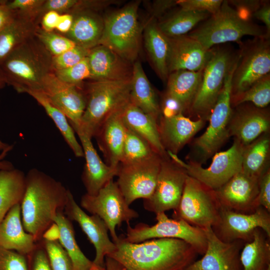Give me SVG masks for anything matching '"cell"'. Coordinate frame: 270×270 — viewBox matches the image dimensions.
Returning <instances> with one entry per match:
<instances>
[{"mask_svg":"<svg viewBox=\"0 0 270 270\" xmlns=\"http://www.w3.org/2000/svg\"><path fill=\"white\" fill-rule=\"evenodd\" d=\"M108 256L126 270H184L198 254L189 244L176 238H154L130 243L120 236Z\"/></svg>","mask_w":270,"mask_h":270,"instance_id":"6da1fadb","label":"cell"},{"mask_svg":"<svg viewBox=\"0 0 270 270\" xmlns=\"http://www.w3.org/2000/svg\"><path fill=\"white\" fill-rule=\"evenodd\" d=\"M68 190L62 182L36 168L26 175L22 220L25 230L36 242L54 223L56 213L64 210Z\"/></svg>","mask_w":270,"mask_h":270,"instance_id":"7a4b0ae2","label":"cell"},{"mask_svg":"<svg viewBox=\"0 0 270 270\" xmlns=\"http://www.w3.org/2000/svg\"><path fill=\"white\" fill-rule=\"evenodd\" d=\"M52 56L34 35L1 62L0 74L5 83L19 93L40 90L44 78L52 72Z\"/></svg>","mask_w":270,"mask_h":270,"instance_id":"3957f363","label":"cell"},{"mask_svg":"<svg viewBox=\"0 0 270 270\" xmlns=\"http://www.w3.org/2000/svg\"><path fill=\"white\" fill-rule=\"evenodd\" d=\"M187 34L208 50L228 42H240L246 36L268 38L265 28L244 18L228 0H223L216 13Z\"/></svg>","mask_w":270,"mask_h":270,"instance_id":"277c9868","label":"cell"},{"mask_svg":"<svg viewBox=\"0 0 270 270\" xmlns=\"http://www.w3.org/2000/svg\"><path fill=\"white\" fill-rule=\"evenodd\" d=\"M130 80H93L83 89L86 106L80 130L94 137L102 124L112 114L124 108L130 101Z\"/></svg>","mask_w":270,"mask_h":270,"instance_id":"5b68a950","label":"cell"},{"mask_svg":"<svg viewBox=\"0 0 270 270\" xmlns=\"http://www.w3.org/2000/svg\"><path fill=\"white\" fill-rule=\"evenodd\" d=\"M238 60V56L226 76L220 92L209 117L208 127L192 142L189 161L200 164L205 163L230 138L228 126L233 108L232 106V80Z\"/></svg>","mask_w":270,"mask_h":270,"instance_id":"8992f818","label":"cell"},{"mask_svg":"<svg viewBox=\"0 0 270 270\" xmlns=\"http://www.w3.org/2000/svg\"><path fill=\"white\" fill-rule=\"evenodd\" d=\"M238 53L226 46L210 48L203 69L201 82L188 117L208 120L223 86L226 76L236 60Z\"/></svg>","mask_w":270,"mask_h":270,"instance_id":"52a82bcc","label":"cell"},{"mask_svg":"<svg viewBox=\"0 0 270 270\" xmlns=\"http://www.w3.org/2000/svg\"><path fill=\"white\" fill-rule=\"evenodd\" d=\"M139 4V1L130 3L104 18V30L98 44L110 48L131 63L135 62L140 48Z\"/></svg>","mask_w":270,"mask_h":270,"instance_id":"ba28073f","label":"cell"},{"mask_svg":"<svg viewBox=\"0 0 270 270\" xmlns=\"http://www.w3.org/2000/svg\"><path fill=\"white\" fill-rule=\"evenodd\" d=\"M221 208L215 190L188 175L172 218L204 230L218 223Z\"/></svg>","mask_w":270,"mask_h":270,"instance_id":"9c48e42d","label":"cell"},{"mask_svg":"<svg viewBox=\"0 0 270 270\" xmlns=\"http://www.w3.org/2000/svg\"><path fill=\"white\" fill-rule=\"evenodd\" d=\"M156 214L157 222L153 226L140 223L132 228L130 223L127 224L125 240L135 244L154 238H176L190 244L198 254H204L207 240L203 229L182 220L170 218L164 212Z\"/></svg>","mask_w":270,"mask_h":270,"instance_id":"30bf717a","label":"cell"},{"mask_svg":"<svg viewBox=\"0 0 270 270\" xmlns=\"http://www.w3.org/2000/svg\"><path fill=\"white\" fill-rule=\"evenodd\" d=\"M80 206L103 220L114 242L118 238L116 232V227H120L123 222L128 224L130 221L139 216L138 214L127 204L116 182L113 180L96 195L84 194L81 198Z\"/></svg>","mask_w":270,"mask_h":270,"instance_id":"8fae6325","label":"cell"},{"mask_svg":"<svg viewBox=\"0 0 270 270\" xmlns=\"http://www.w3.org/2000/svg\"><path fill=\"white\" fill-rule=\"evenodd\" d=\"M244 146L237 140L228 150L216 152L206 168L192 161L185 162L176 154L168 152V156L184 168L188 174L216 190L241 170Z\"/></svg>","mask_w":270,"mask_h":270,"instance_id":"7c38bea8","label":"cell"},{"mask_svg":"<svg viewBox=\"0 0 270 270\" xmlns=\"http://www.w3.org/2000/svg\"><path fill=\"white\" fill-rule=\"evenodd\" d=\"M270 72V38H254L238 52L232 80V98L244 92Z\"/></svg>","mask_w":270,"mask_h":270,"instance_id":"4fadbf2b","label":"cell"},{"mask_svg":"<svg viewBox=\"0 0 270 270\" xmlns=\"http://www.w3.org/2000/svg\"><path fill=\"white\" fill-rule=\"evenodd\" d=\"M162 158L156 154L142 161L119 164L116 182L128 206L138 198L152 196Z\"/></svg>","mask_w":270,"mask_h":270,"instance_id":"5bb4252c","label":"cell"},{"mask_svg":"<svg viewBox=\"0 0 270 270\" xmlns=\"http://www.w3.org/2000/svg\"><path fill=\"white\" fill-rule=\"evenodd\" d=\"M188 176L186 170L169 156L163 158L154 192L144 200V208L155 214L176 210Z\"/></svg>","mask_w":270,"mask_h":270,"instance_id":"9a60e30c","label":"cell"},{"mask_svg":"<svg viewBox=\"0 0 270 270\" xmlns=\"http://www.w3.org/2000/svg\"><path fill=\"white\" fill-rule=\"evenodd\" d=\"M212 228L220 240L227 242L237 240L250 242L258 228L270 238V212L262 206L253 212L245 214L222 206L219 221Z\"/></svg>","mask_w":270,"mask_h":270,"instance_id":"2e32d148","label":"cell"},{"mask_svg":"<svg viewBox=\"0 0 270 270\" xmlns=\"http://www.w3.org/2000/svg\"><path fill=\"white\" fill-rule=\"evenodd\" d=\"M64 214L71 221L78 222L96 250L93 264L104 266L105 257L116 249V244L108 235V229L105 222L98 216L87 214L76 202L69 190L64 210Z\"/></svg>","mask_w":270,"mask_h":270,"instance_id":"e0dca14e","label":"cell"},{"mask_svg":"<svg viewBox=\"0 0 270 270\" xmlns=\"http://www.w3.org/2000/svg\"><path fill=\"white\" fill-rule=\"evenodd\" d=\"M40 90L66 115L74 132L78 130L86 106L82 86L64 82L52 72L44 78Z\"/></svg>","mask_w":270,"mask_h":270,"instance_id":"ac0fdd59","label":"cell"},{"mask_svg":"<svg viewBox=\"0 0 270 270\" xmlns=\"http://www.w3.org/2000/svg\"><path fill=\"white\" fill-rule=\"evenodd\" d=\"M207 240L203 256L184 270H242L241 250L246 243L242 240L224 242L214 233L212 227L204 229Z\"/></svg>","mask_w":270,"mask_h":270,"instance_id":"d6986e66","label":"cell"},{"mask_svg":"<svg viewBox=\"0 0 270 270\" xmlns=\"http://www.w3.org/2000/svg\"><path fill=\"white\" fill-rule=\"evenodd\" d=\"M232 108L228 126L230 138L234 136L244 147L260 136L269 133L270 114L268 108H259L248 102Z\"/></svg>","mask_w":270,"mask_h":270,"instance_id":"ffe728a7","label":"cell"},{"mask_svg":"<svg viewBox=\"0 0 270 270\" xmlns=\"http://www.w3.org/2000/svg\"><path fill=\"white\" fill-rule=\"evenodd\" d=\"M258 181L242 170L214 190L222 206L242 213L254 212L258 207Z\"/></svg>","mask_w":270,"mask_h":270,"instance_id":"44dd1931","label":"cell"},{"mask_svg":"<svg viewBox=\"0 0 270 270\" xmlns=\"http://www.w3.org/2000/svg\"><path fill=\"white\" fill-rule=\"evenodd\" d=\"M159 118L158 128L162 144L167 152L176 155L207 122L202 118L192 120L182 113Z\"/></svg>","mask_w":270,"mask_h":270,"instance_id":"7402d4cb","label":"cell"},{"mask_svg":"<svg viewBox=\"0 0 270 270\" xmlns=\"http://www.w3.org/2000/svg\"><path fill=\"white\" fill-rule=\"evenodd\" d=\"M170 53L169 74L176 70L198 72L204 69L210 55L198 41L188 34L168 38Z\"/></svg>","mask_w":270,"mask_h":270,"instance_id":"603a6c76","label":"cell"},{"mask_svg":"<svg viewBox=\"0 0 270 270\" xmlns=\"http://www.w3.org/2000/svg\"><path fill=\"white\" fill-rule=\"evenodd\" d=\"M80 142L86 163L82 180L87 194L96 195L108 182L116 176L118 168H114L103 162L92 142V138L84 132H76Z\"/></svg>","mask_w":270,"mask_h":270,"instance_id":"cb8c5ba5","label":"cell"},{"mask_svg":"<svg viewBox=\"0 0 270 270\" xmlns=\"http://www.w3.org/2000/svg\"><path fill=\"white\" fill-rule=\"evenodd\" d=\"M93 80H130L132 64L110 48L98 45L90 49L88 56Z\"/></svg>","mask_w":270,"mask_h":270,"instance_id":"d4e9b609","label":"cell"},{"mask_svg":"<svg viewBox=\"0 0 270 270\" xmlns=\"http://www.w3.org/2000/svg\"><path fill=\"white\" fill-rule=\"evenodd\" d=\"M124 108L109 116L94 136L106 164L114 168L120 164L127 130L122 116Z\"/></svg>","mask_w":270,"mask_h":270,"instance_id":"484cf974","label":"cell"},{"mask_svg":"<svg viewBox=\"0 0 270 270\" xmlns=\"http://www.w3.org/2000/svg\"><path fill=\"white\" fill-rule=\"evenodd\" d=\"M36 242L23 226L20 203L13 206L0 222V248L27 255Z\"/></svg>","mask_w":270,"mask_h":270,"instance_id":"4316f807","label":"cell"},{"mask_svg":"<svg viewBox=\"0 0 270 270\" xmlns=\"http://www.w3.org/2000/svg\"><path fill=\"white\" fill-rule=\"evenodd\" d=\"M72 14L74 16L72 28L63 36L88 50L98 46L104 30V18L92 10H80Z\"/></svg>","mask_w":270,"mask_h":270,"instance_id":"83f0119b","label":"cell"},{"mask_svg":"<svg viewBox=\"0 0 270 270\" xmlns=\"http://www.w3.org/2000/svg\"><path fill=\"white\" fill-rule=\"evenodd\" d=\"M202 71L176 70L170 73L166 80L164 94L176 100L186 116L198 90Z\"/></svg>","mask_w":270,"mask_h":270,"instance_id":"f1b7e54d","label":"cell"},{"mask_svg":"<svg viewBox=\"0 0 270 270\" xmlns=\"http://www.w3.org/2000/svg\"><path fill=\"white\" fill-rule=\"evenodd\" d=\"M122 116L126 126L146 140L158 154L162 158L168 156L160 140L156 120L130 101L124 107Z\"/></svg>","mask_w":270,"mask_h":270,"instance_id":"f546056e","label":"cell"},{"mask_svg":"<svg viewBox=\"0 0 270 270\" xmlns=\"http://www.w3.org/2000/svg\"><path fill=\"white\" fill-rule=\"evenodd\" d=\"M130 101L144 112L158 120L160 106L156 94L138 61L132 64Z\"/></svg>","mask_w":270,"mask_h":270,"instance_id":"4dcf8cb0","label":"cell"},{"mask_svg":"<svg viewBox=\"0 0 270 270\" xmlns=\"http://www.w3.org/2000/svg\"><path fill=\"white\" fill-rule=\"evenodd\" d=\"M39 25L34 18L15 12L12 20L0 30V64L15 48L34 36Z\"/></svg>","mask_w":270,"mask_h":270,"instance_id":"1f68e13d","label":"cell"},{"mask_svg":"<svg viewBox=\"0 0 270 270\" xmlns=\"http://www.w3.org/2000/svg\"><path fill=\"white\" fill-rule=\"evenodd\" d=\"M144 38L145 47L157 74L166 81L169 74L168 38L160 30L156 19L152 17L145 26Z\"/></svg>","mask_w":270,"mask_h":270,"instance_id":"d6a6232c","label":"cell"},{"mask_svg":"<svg viewBox=\"0 0 270 270\" xmlns=\"http://www.w3.org/2000/svg\"><path fill=\"white\" fill-rule=\"evenodd\" d=\"M242 270H270V238L256 228L252 238L244 244L240 252Z\"/></svg>","mask_w":270,"mask_h":270,"instance_id":"836d02e7","label":"cell"},{"mask_svg":"<svg viewBox=\"0 0 270 270\" xmlns=\"http://www.w3.org/2000/svg\"><path fill=\"white\" fill-rule=\"evenodd\" d=\"M270 137L269 133L260 136L244 148L241 170L260 178L270 168Z\"/></svg>","mask_w":270,"mask_h":270,"instance_id":"e575fe53","label":"cell"},{"mask_svg":"<svg viewBox=\"0 0 270 270\" xmlns=\"http://www.w3.org/2000/svg\"><path fill=\"white\" fill-rule=\"evenodd\" d=\"M25 180L26 175L20 170H0V222L13 206L21 202Z\"/></svg>","mask_w":270,"mask_h":270,"instance_id":"d590c367","label":"cell"},{"mask_svg":"<svg viewBox=\"0 0 270 270\" xmlns=\"http://www.w3.org/2000/svg\"><path fill=\"white\" fill-rule=\"evenodd\" d=\"M26 93L43 107L74 156L78 158L84 157L82 146L77 140L74 131L66 115L50 100L42 90H30Z\"/></svg>","mask_w":270,"mask_h":270,"instance_id":"8d00e7d4","label":"cell"},{"mask_svg":"<svg viewBox=\"0 0 270 270\" xmlns=\"http://www.w3.org/2000/svg\"><path fill=\"white\" fill-rule=\"evenodd\" d=\"M53 220L58 228V241L70 258L74 270H89L94 264L93 262L84 254L78 245L72 221L64 211L58 212Z\"/></svg>","mask_w":270,"mask_h":270,"instance_id":"74e56055","label":"cell"},{"mask_svg":"<svg viewBox=\"0 0 270 270\" xmlns=\"http://www.w3.org/2000/svg\"><path fill=\"white\" fill-rule=\"evenodd\" d=\"M210 15L206 12L192 11L180 8L173 14L158 22V25L166 37L174 38L186 35Z\"/></svg>","mask_w":270,"mask_h":270,"instance_id":"f35d334b","label":"cell"},{"mask_svg":"<svg viewBox=\"0 0 270 270\" xmlns=\"http://www.w3.org/2000/svg\"><path fill=\"white\" fill-rule=\"evenodd\" d=\"M156 154H158L146 140L127 127L120 164L142 161Z\"/></svg>","mask_w":270,"mask_h":270,"instance_id":"ab89813d","label":"cell"},{"mask_svg":"<svg viewBox=\"0 0 270 270\" xmlns=\"http://www.w3.org/2000/svg\"><path fill=\"white\" fill-rule=\"evenodd\" d=\"M247 102L259 108L267 107L270 102V74L258 80L242 94L232 98V108Z\"/></svg>","mask_w":270,"mask_h":270,"instance_id":"60d3db41","label":"cell"},{"mask_svg":"<svg viewBox=\"0 0 270 270\" xmlns=\"http://www.w3.org/2000/svg\"><path fill=\"white\" fill-rule=\"evenodd\" d=\"M35 36L52 56H58L77 46L65 36L54 31L46 32L37 27Z\"/></svg>","mask_w":270,"mask_h":270,"instance_id":"b9f144b4","label":"cell"},{"mask_svg":"<svg viewBox=\"0 0 270 270\" xmlns=\"http://www.w3.org/2000/svg\"><path fill=\"white\" fill-rule=\"evenodd\" d=\"M40 242L46 250L52 270H74L70 258L58 240L42 238Z\"/></svg>","mask_w":270,"mask_h":270,"instance_id":"7bdbcfd3","label":"cell"},{"mask_svg":"<svg viewBox=\"0 0 270 270\" xmlns=\"http://www.w3.org/2000/svg\"><path fill=\"white\" fill-rule=\"evenodd\" d=\"M52 72L60 80L77 86H82L84 80L90 78L88 57L74 66Z\"/></svg>","mask_w":270,"mask_h":270,"instance_id":"ee69618b","label":"cell"},{"mask_svg":"<svg viewBox=\"0 0 270 270\" xmlns=\"http://www.w3.org/2000/svg\"><path fill=\"white\" fill-rule=\"evenodd\" d=\"M90 50L76 46L58 56H52V72L76 65L88 56Z\"/></svg>","mask_w":270,"mask_h":270,"instance_id":"f6af8a7d","label":"cell"},{"mask_svg":"<svg viewBox=\"0 0 270 270\" xmlns=\"http://www.w3.org/2000/svg\"><path fill=\"white\" fill-rule=\"evenodd\" d=\"M45 0H8L7 6L12 10L34 18L40 24V12Z\"/></svg>","mask_w":270,"mask_h":270,"instance_id":"bcb514c9","label":"cell"},{"mask_svg":"<svg viewBox=\"0 0 270 270\" xmlns=\"http://www.w3.org/2000/svg\"><path fill=\"white\" fill-rule=\"evenodd\" d=\"M0 270H28L26 255L0 248Z\"/></svg>","mask_w":270,"mask_h":270,"instance_id":"7dc6e473","label":"cell"},{"mask_svg":"<svg viewBox=\"0 0 270 270\" xmlns=\"http://www.w3.org/2000/svg\"><path fill=\"white\" fill-rule=\"evenodd\" d=\"M83 0H45L40 15L42 16L47 12L54 11L60 14H72L81 10Z\"/></svg>","mask_w":270,"mask_h":270,"instance_id":"c3c4849f","label":"cell"},{"mask_svg":"<svg viewBox=\"0 0 270 270\" xmlns=\"http://www.w3.org/2000/svg\"><path fill=\"white\" fill-rule=\"evenodd\" d=\"M222 2V0H176V4L184 10L206 12L211 15L219 10Z\"/></svg>","mask_w":270,"mask_h":270,"instance_id":"681fc988","label":"cell"},{"mask_svg":"<svg viewBox=\"0 0 270 270\" xmlns=\"http://www.w3.org/2000/svg\"><path fill=\"white\" fill-rule=\"evenodd\" d=\"M26 257L28 270H52L46 252L40 241Z\"/></svg>","mask_w":270,"mask_h":270,"instance_id":"f907efd6","label":"cell"},{"mask_svg":"<svg viewBox=\"0 0 270 270\" xmlns=\"http://www.w3.org/2000/svg\"><path fill=\"white\" fill-rule=\"evenodd\" d=\"M256 205L270 212V168L259 178Z\"/></svg>","mask_w":270,"mask_h":270,"instance_id":"816d5d0a","label":"cell"},{"mask_svg":"<svg viewBox=\"0 0 270 270\" xmlns=\"http://www.w3.org/2000/svg\"><path fill=\"white\" fill-rule=\"evenodd\" d=\"M228 2L244 18L252 20L254 14L262 5L263 0H232Z\"/></svg>","mask_w":270,"mask_h":270,"instance_id":"f5cc1de1","label":"cell"},{"mask_svg":"<svg viewBox=\"0 0 270 270\" xmlns=\"http://www.w3.org/2000/svg\"><path fill=\"white\" fill-rule=\"evenodd\" d=\"M253 17L262 22L265 25L266 36H270V1L263 0L260 7L253 14Z\"/></svg>","mask_w":270,"mask_h":270,"instance_id":"db71d44e","label":"cell"},{"mask_svg":"<svg viewBox=\"0 0 270 270\" xmlns=\"http://www.w3.org/2000/svg\"><path fill=\"white\" fill-rule=\"evenodd\" d=\"M60 16V14L54 11L46 12L41 18L40 26L46 32L54 31L58 25Z\"/></svg>","mask_w":270,"mask_h":270,"instance_id":"11a10c76","label":"cell"},{"mask_svg":"<svg viewBox=\"0 0 270 270\" xmlns=\"http://www.w3.org/2000/svg\"><path fill=\"white\" fill-rule=\"evenodd\" d=\"M176 4V0H156L153 4V16L156 19V17L162 16L168 10Z\"/></svg>","mask_w":270,"mask_h":270,"instance_id":"9f6ffc18","label":"cell"},{"mask_svg":"<svg viewBox=\"0 0 270 270\" xmlns=\"http://www.w3.org/2000/svg\"><path fill=\"white\" fill-rule=\"evenodd\" d=\"M74 20L72 14L66 13L60 14L59 20L56 30L58 34L64 35L70 30Z\"/></svg>","mask_w":270,"mask_h":270,"instance_id":"6f0895ef","label":"cell"},{"mask_svg":"<svg viewBox=\"0 0 270 270\" xmlns=\"http://www.w3.org/2000/svg\"><path fill=\"white\" fill-rule=\"evenodd\" d=\"M7 1L0 0V30L12 20L15 14V12L8 8Z\"/></svg>","mask_w":270,"mask_h":270,"instance_id":"680465c9","label":"cell"},{"mask_svg":"<svg viewBox=\"0 0 270 270\" xmlns=\"http://www.w3.org/2000/svg\"><path fill=\"white\" fill-rule=\"evenodd\" d=\"M42 238L48 240H58V228L54 222L46 230L42 236Z\"/></svg>","mask_w":270,"mask_h":270,"instance_id":"91938a15","label":"cell"},{"mask_svg":"<svg viewBox=\"0 0 270 270\" xmlns=\"http://www.w3.org/2000/svg\"><path fill=\"white\" fill-rule=\"evenodd\" d=\"M104 266L106 270H126L121 264L108 256L105 257Z\"/></svg>","mask_w":270,"mask_h":270,"instance_id":"94428289","label":"cell"},{"mask_svg":"<svg viewBox=\"0 0 270 270\" xmlns=\"http://www.w3.org/2000/svg\"><path fill=\"white\" fill-rule=\"evenodd\" d=\"M8 150H4L0 154V170H10L12 168L13 164L9 161L4 160L8 154Z\"/></svg>","mask_w":270,"mask_h":270,"instance_id":"6125c7cd","label":"cell"},{"mask_svg":"<svg viewBox=\"0 0 270 270\" xmlns=\"http://www.w3.org/2000/svg\"><path fill=\"white\" fill-rule=\"evenodd\" d=\"M10 145L2 142L0 140V150H3L6 148H8Z\"/></svg>","mask_w":270,"mask_h":270,"instance_id":"be15d7a7","label":"cell"},{"mask_svg":"<svg viewBox=\"0 0 270 270\" xmlns=\"http://www.w3.org/2000/svg\"><path fill=\"white\" fill-rule=\"evenodd\" d=\"M89 270H106V268L105 267L98 266L94 264Z\"/></svg>","mask_w":270,"mask_h":270,"instance_id":"e7e4bbea","label":"cell"},{"mask_svg":"<svg viewBox=\"0 0 270 270\" xmlns=\"http://www.w3.org/2000/svg\"><path fill=\"white\" fill-rule=\"evenodd\" d=\"M5 84L6 83L0 74V89L2 88Z\"/></svg>","mask_w":270,"mask_h":270,"instance_id":"03108f58","label":"cell"}]
</instances>
